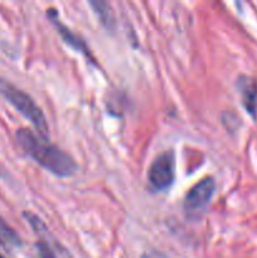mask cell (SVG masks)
<instances>
[{
  "instance_id": "obj_6",
  "label": "cell",
  "mask_w": 257,
  "mask_h": 258,
  "mask_svg": "<svg viewBox=\"0 0 257 258\" xmlns=\"http://www.w3.org/2000/svg\"><path fill=\"white\" fill-rule=\"evenodd\" d=\"M237 88L241 93L242 105L252 118L257 117V83L248 76H241L237 80Z\"/></svg>"
},
{
  "instance_id": "obj_10",
  "label": "cell",
  "mask_w": 257,
  "mask_h": 258,
  "mask_svg": "<svg viewBox=\"0 0 257 258\" xmlns=\"http://www.w3.org/2000/svg\"><path fill=\"white\" fill-rule=\"evenodd\" d=\"M143 258H151V257H149V256H143Z\"/></svg>"
},
{
  "instance_id": "obj_9",
  "label": "cell",
  "mask_w": 257,
  "mask_h": 258,
  "mask_svg": "<svg viewBox=\"0 0 257 258\" xmlns=\"http://www.w3.org/2000/svg\"><path fill=\"white\" fill-rule=\"evenodd\" d=\"M37 251H38V256L39 258H57L55 257L54 252L52 251L49 244L44 241H39L37 243Z\"/></svg>"
},
{
  "instance_id": "obj_2",
  "label": "cell",
  "mask_w": 257,
  "mask_h": 258,
  "mask_svg": "<svg viewBox=\"0 0 257 258\" xmlns=\"http://www.w3.org/2000/svg\"><path fill=\"white\" fill-rule=\"evenodd\" d=\"M0 93L4 96L13 107L17 108L25 118L32 122L38 135L44 140H49V126L42 108L34 102L32 97L24 91L19 90L5 80H0Z\"/></svg>"
},
{
  "instance_id": "obj_5",
  "label": "cell",
  "mask_w": 257,
  "mask_h": 258,
  "mask_svg": "<svg viewBox=\"0 0 257 258\" xmlns=\"http://www.w3.org/2000/svg\"><path fill=\"white\" fill-rule=\"evenodd\" d=\"M47 17H48V19L52 22V24L54 25L55 29H57V32L59 33L60 38H62L63 42H65L66 44L70 45V47L72 48V49H75L76 52H80V53H82L83 55H86V57L90 59V62L95 63V58H93L92 54H91L90 48L87 47V44L85 43V40H83L80 35H77L76 33H73L72 30L67 27V25L63 24V23L60 22L59 15H58L57 10L48 9Z\"/></svg>"
},
{
  "instance_id": "obj_11",
  "label": "cell",
  "mask_w": 257,
  "mask_h": 258,
  "mask_svg": "<svg viewBox=\"0 0 257 258\" xmlns=\"http://www.w3.org/2000/svg\"><path fill=\"white\" fill-rule=\"evenodd\" d=\"M0 258H5V257H4V256H3V254H2V253H0Z\"/></svg>"
},
{
  "instance_id": "obj_8",
  "label": "cell",
  "mask_w": 257,
  "mask_h": 258,
  "mask_svg": "<svg viewBox=\"0 0 257 258\" xmlns=\"http://www.w3.org/2000/svg\"><path fill=\"white\" fill-rule=\"evenodd\" d=\"M0 239L3 241V243L12 248L22 246V238L19 237V234L9 224H7V222L2 217H0Z\"/></svg>"
},
{
  "instance_id": "obj_3",
  "label": "cell",
  "mask_w": 257,
  "mask_h": 258,
  "mask_svg": "<svg viewBox=\"0 0 257 258\" xmlns=\"http://www.w3.org/2000/svg\"><path fill=\"white\" fill-rule=\"evenodd\" d=\"M214 191H216V181L212 176L202 179L199 183H197L184 198L183 208L186 218L190 221L201 219L213 198Z\"/></svg>"
},
{
  "instance_id": "obj_7",
  "label": "cell",
  "mask_w": 257,
  "mask_h": 258,
  "mask_svg": "<svg viewBox=\"0 0 257 258\" xmlns=\"http://www.w3.org/2000/svg\"><path fill=\"white\" fill-rule=\"evenodd\" d=\"M91 8H92L93 13L97 15L98 20L101 22V24L108 30H112L115 27V17H113L112 8L108 3L101 2V0H91L90 2Z\"/></svg>"
},
{
  "instance_id": "obj_4",
  "label": "cell",
  "mask_w": 257,
  "mask_h": 258,
  "mask_svg": "<svg viewBox=\"0 0 257 258\" xmlns=\"http://www.w3.org/2000/svg\"><path fill=\"white\" fill-rule=\"evenodd\" d=\"M175 179V158L171 150L164 151L156 156L148 171L150 190L155 193L165 191L173 185Z\"/></svg>"
},
{
  "instance_id": "obj_1",
  "label": "cell",
  "mask_w": 257,
  "mask_h": 258,
  "mask_svg": "<svg viewBox=\"0 0 257 258\" xmlns=\"http://www.w3.org/2000/svg\"><path fill=\"white\" fill-rule=\"evenodd\" d=\"M15 136L19 148L53 175L70 178L77 171V164L70 154L50 144L49 140L42 139L29 128H19Z\"/></svg>"
}]
</instances>
